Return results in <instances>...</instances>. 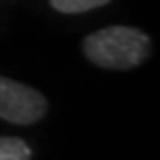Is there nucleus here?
<instances>
[{"mask_svg":"<svg viewBox=\"0 0 160 160\" xmlns=\"http://www.w3.org/2000/svg\"><path fill=\"white\" fill-rule=\"evenodd\" d=\"M152 44L145 31L128 25H110L83 39L85 58L104 70H131L151 56Z\"/></svg>","mask_w":160,"mask_h":160,"instance_id":"f257e3e1","label":"nucleus"},{"mask_svg":"<svg viewBox=\"0 0 160 160\" xmlns=\"http://www.w3.org/2000/svg\"><path fill=\"white\" fill-rule=\"evenodd\" d=\"M48 102L25 83L0 75V118L16 125H31L44 118Z\"/></svg>","mask_w":160,"mask_h":160,"instance_id":"f03ea898","label":"nucleus"},{"mask_svg":"<svg viewBox=\"0 0 160 160\" xmlns=\"http://www.w3.org/2000/svg\"><path fill=\"white\" fill-rule=\"evenodd\" d=\"M0 160H31V147L19 137H0Z\"/></svg>","mask_w":160,"mask_h":160,"instance_id":"7ed1b4c3","label":"nucleus"},{"mask_svg":"<svg viewBox=\"0 0 160 160\" xmlns=\"http://www.w3.org/2000/svg\"><path fill=\"white\" fill-rule=\"evenodd\" d=\"M48 2L60 14H83L89 10L106 6L112 0H48Z\"/></svg>","mask_w":160,"mask_h":160,"instance_id":"20e7f679","label":"nucleus"}]
</instances>
